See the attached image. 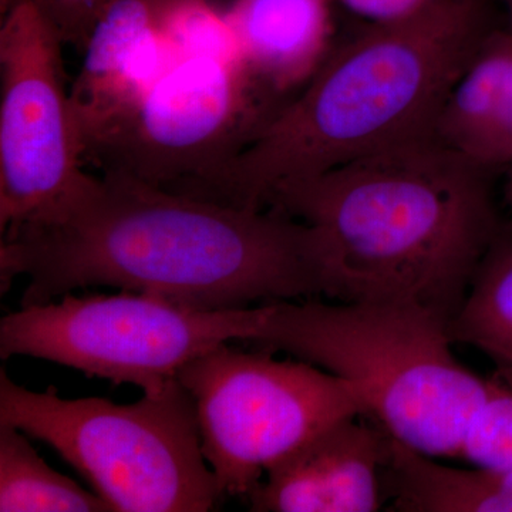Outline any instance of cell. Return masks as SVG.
Wrapping results in <instances>:
<instances>
[{
    "label": "cell",
    "mask_w": 512,
    "mask_h": 512,
    "mask_svg": "<svg viewBox=\"0 0 512 512\" xmlns=\"http://www.w3.org/2000/svg\"><path fill=\"white\" fill-rule=\"evenodd\" d=\"M111 2H113V0H111ZM111 2H110V3H111Z\"/></svg>",
    "instance_id": "603a6c76"
},
{
    "label": "cell",
    "mask_w": 512,
    "mask_h": 512,
    "mask_svg": "<svg viewBox=\"0 0 512 512\" xmlns=\"http://www.w3.org/2000/svg\"><path fill=\"white\" fill-rule=\"evenodd\" d=\"M28 437L15 427L0 424V511H113L99 494L53 470Z\"/></svg>",
    "instance_id": "5bb4252c"
},
{
    "label": "cell",
    "mask_w": 512,
    "mask_h": 512,
    "mask_svg": "<svg viewBox=\"0 0 512 512\" xmlns=\"http://www.w3.org/2000/svg\"><path fill=\"white\" fill-rule=\"evenodd\" d=\"M18 276L29 281L20 306L93 286L220 311L323 296L303 222L116 173L93 175L52 214L2 232V292Z\"/></svg>",
    "instance_id": "6da1fadb"
},
{
    "label": "cell",
    "mask_w": 512,
    "mask_h": 512,
    "mask_svg": "<svg viewBox=\"0 0 512 512\" xmlns=\"http://www.w3.org/2000/svg\"><path fill=\"white\" fill-rule=\"evenodd\" d=\"M165 0H113L84 46L72 84L80 134L133 106L180 62L163 32Z\"/></svg>",
    "instance_id": "8fae6325"
},
{
    "label": "cell",
    "mask_w": 512,
    "mask_h": 512,
    "mask_svg": "<svg viewBox=\"0 0 512 512\" xmlns=\"http://www.w3.org/2000/svg\"><path fill=\"white\" fill-rule=\"evenodd\" d=\"M491 30L488 0H440L412 18L369 25L262 124L212 201L268 210L282 185L434 137L447 94Z\"/></svg>",
    "instance_id": "3957f363"
},
{
    "label": "cell",
    "mask_w": 512,
    "mask_h": 512,
    "mask_svg": "<svg viewBox=\"0 0 512 512\" xmlns=\"http://www.w3.org/2000/svg\"><path fill=\"white\" fill-rule=\"evenodd\" d=\"M275 94L241 63L184 57L156 86L83 136L100 173L212 201L229 164L276 109Z\"/></svg>",
    "instance_id": "8992f818"
},
{
    "label": "cell",
    "mask_w": 512,
    "mask_h": 512,
    "mask_svg": "<svg viewBox=\"0 0 512 512\" xmlns=\"http://www.w3.org/2000/svg\"><path fill=\"white\" fill-rule=\"evenodd\" d=\"M458 338L512 370V232L494 238L456 316Z\"/></svg>",
    "instance_id": "9a60e30c"
},
{
    "label": "cell",
    "mask_w": 512,
    "mask_h": 512,
    "mask_svg": "<svg viewBox=\"0 0 512 512\" xmlns=\"http://www.w3.org/2000/svg\"><path fill=\"white\" fill-rule=\"evenodd\" d=\"M0 424L43 441L111 510L205 512L224 495L202 453L197 414L177 377L136 403L62 399L0 372Z\"/></svg>",
    "instance_id": "5b68a950"
},
{
    "label": "cell",
    "mask_w": 512,
    "mask_h": 512,
    "mask_svg": "<svg viewBox=\"0 0 512 512\" xmlns=\"http://www.w3.org/2000/svg\"><path fill=\"white\" fill-rule=\"evenodd\" d=\"M461 458L477 466L512 468V387L493 383L468 430Z\"/></svg>",
    "instance_id": "e0dca14e"
},
{
    "label": "cell",
    "mask_w": 512,
    "mask_h": 512,
    "mask_svg": "<svg viewBox=\"0 0 512 512\" xmlns=\"http://www.w3.org/2000/svg\"><path fill=\"white\" fill-rule=\"evenodd\" d=\"M505 10H507L508 22H510V28L512 30V0H503Z\"/></svg>",
    "instance_id": "44dd1931"
},
{
    "label": "cell",
    "mask_w": 512,
    "mask_h": 512,
    "mask_svg": "<svg viewBox=\"0 0 512 512\" xmlns=\"http://www.w3.org/2000/svg\"><path fill=\"white\" fill-rule=\"evenodd\" d=\"M225 15L244 66L275 96L305 86L328 59L332 0H234Z\"/></svg>",
    "instance_id": "7c38bea8"
},
{
    "label": "cell",
    "mask_w": 512,
    "mask_h": 512,
    "mask_svg": "<svg viewBox=\"0 0 512 512\" xmlns=\"http://www.w3.org/2000/svg\"><path fill=\"white\" fill-rule=\"evenodd\" d=\"M359 417L335 421L269 468L249 494V510H380L390 436Z\"/></svg>",
    "instance_id": "30bf717a"
},
{
    "label": "cell",
    "mask_w": 512,
    "mask_h": 512,
    "mask_svg": "<svg viewBox=\"0 0 512 512\" xmlns=\"http://www.w3.org/2000/svg\"><path fill=\"white\" fill-rule=\"evenodd\" d=\"M440 0H340L346 9L369 25L399 22L419 15Z\"/></svg>",
    "instance_id": "ffe728a7"
},
{
    "label": "cell",
    "mask_w": 512,
    "mask_h": 512,
    "mask_svg": "<svg viewBox=\"0 0 512 512\" xmlns=\"http://www.w3.org/2000/svg\"><path fill=\"white\" fill-rule=\"evenodd\" d=\"M160 26L181 59L214 57L244 64L227 15L210 0H165Z\"/></svg>",
    "instance_id": "2e32d148"
},
{
    "label": "cell",
    "mask_w": 512,
    "mask_h": 512,
    "mask_svg": "<svg viewBox=\"0 0 512 512\" xmlns=\"http://www.w3.org/2000/svg\"><path fill=\"white\" fill-rule=\"evenodd\" d=\"M512 165V30L507 29L503 74L485 131L478 165L485 171Z\"/></svg>",
    "instance_id": "ac0fdd59"
},
{
    "label": "cell",
    "mask_w": 512,
    "mask_h": 512,
    "mask_svg": "<svg viewBox=\"0 0 512 512\" xmlns=\"http://www.w3.org/2000/svg\"><path fill=\"white\" fill-rule=\"evenodd\" d=\"M450 320L397 302L264 305L251 343L288 353L352 387L377 427L436 458H461L471 423L494 380L467 369L451 349Z\"/></svg>",
    "instance_id": "277c9868"
},
{
    "label": "cell",
    "mask_w": 512,
    "mask_h": 512,
    "mask_svg": "<svg viewBox=\"0 0 512 512\" xmlns=\"http://www.w3.org/2000/svg\"><path fill=\"white\" fill-rule=\"evenodd\" d=\"M63 45L37 0H8L0 29V232L56 211L92 181Z\"/></svg>",
    "instance_id": "9c48e42d"
},
{
    "label": "cell",
    "mask_w": 512,
    "mask_h": 512,
    "mask_svg": "<svg viewBox=\"0 0 512 512\" xmlns=\"http://www.w3.org/2000/svg\"><path fill=\"white\" fill-rule=\"evenodd\" d=\"M197 414L202 453L224 497L248 498L266 471L346 417L365 416L352 387L305 360L229 343L177 373Z\"/></svg>",
    "instance_id": "ba28073f"
},
{
    "label": "cell",
    "mask_w": 512,
    "mask_h": 512,
    "mask_svg": "<svg viewBox=\"0 0 512 512\" xmlns=\"http://www.w3.org/2000/svg\"><path fill=\"white\" fill-rule=\"evenodd\" d=\"M264 305L200 309L123 291L20 306L0 320V357L28 356L114 384L160 393L192 360L234 342H251Z\"/></svg>",
    "instance_id": "52a82bcc"
},
{
    "label": "cell",
    "mask_w": 512,
    "mask_h": 512,
    "mask_svg": "<svg viewBox=\"0 0 512 512\" xmlns=\"http://www.w3.org/2000/svg\"><path fill=\"white\" fill-rule=\"evenodd\" d=\"M390 437L383 491L403 512H512V468L441 464Z\"/></svg>",
    "instance_id": "4fadbf2b"
},
{
    "label": "cell",
    "mask_w": 512,
    "mask_h": 512,
    "mask_svg": "<svg viewBox=\"0 0 512 512\" xmlns=\"http://www.w3.org/2000/svg\"><path fill=\"white\" fill-rule=\"evenodd\" d=\"M59 29L64 43L83 50L111 0H37Z\"/></svg>",
    "instance_id": "d6986e66"
},
{
    "label": "cell",
    "mask_w": 512,
    "mask_h": 512,
    "mask_svg": "<svg viewBox=\"0 0 512 512\" xmlns=\"http://www.w3.org/2000/svg\"><path fill=\"white\" fill-rule=\"evenodd\" d=\"M268 208L311 228L325 298L414 303L450 322L500 231L487 171L436 137L282 185Z\"/></svg>",
    "instance_id": "7a4b0ae2"
},
{
    "label": "cell",
    "mask_w": 512,
    "mask_h": 512,
    "mask_svg": "<svg viewBox=\"0 0 512 512\" xmlns=\"http://www.w3.org/2000/svg\"><path fill=\"white\" fill-rule=\"evenodd\" d=\"M507 200L510 201V204L512 205V170H511V173H510V177H508Z\"/></svg>",
    "instance_id": "7402d4cb"
}]
</instances>
